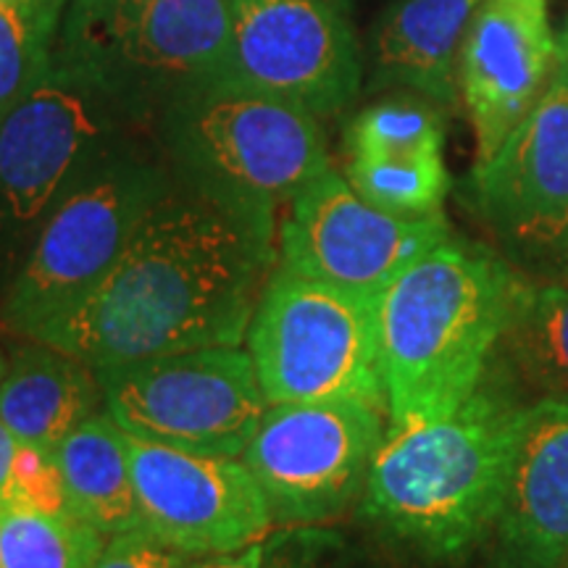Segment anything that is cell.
<instances>
[{"label":"cell","mask_w":568,"mask_h":568,"mask_svg":"<svg viewBox=\"0 0 568 568\" xmlns=\"http://www.w3.org/2000/svg\"><path fill=\"white\" fill-rule=\"evenodd\" d=\"M487 568H560L568 558V400L521 416Z\"/></svg>","instance_id":"2e32d148"},{"label":"cell","mask_w":568,"mask_h":568,"mask_svg":"<svg viewBox=\"0 0 568 568\" xmlns=\"http://www.w3.org/2000/svg\"><path fill=\"white\" fill-rule=\"evenodd\" d=\"M172 184L155 132L134 134L105 155L45 224L0 297V324L19 339H32L67 314L109 272Z\"/></svg>","instance_id":"52a82bcc"},{"label":"cell","mask_w":568,"mask_h":568,"mask_svg":"<svg viewBox=\"0 0 568 568\" xmlns=\"http://www.w3.org/2000/svg\"><path fill=\"white\" fill-rule=\"evenodd\" d=\"M471 201L510 264L564 268L568 253V69L493 159L471 174Z\"/></svg>","instance_id":"7c38bea8"},{"label":"cell","mask_w":568,"mask_h":568,"mask_svg":"<svg viewBox=\"0 0 568 568\" xmlns=\"http://www.w3.org/2000/svg\"><path fill=\"white\" fill-rule=\"evenodd\" d=\"M230 0H69L55 59L105 92L134 124L222 80Z\"/></svg>","instance_id":"5b68a950"},{"label":"cell","mask_w":568,"mask_h":568,"mask_svg":"<svg viewBox=\"0 0 568 568\" xmlns=\"http://www.w3.org/2000/svg\"><path fill=\"white\" fill-rule=\"evenodd\" d=\"M443 216L400 219L368 205L335 169L308 182L276 232V266L379 295L429 247L450 237Z\"/></svg>","instance_id":"4fadbf2b"},{"label":"cell","mask_w":568,"mask_h":568,"mask_svg":"<svg viewBox=\"0 0 568 568\" xmlns=\"http://www.w3.org/2000/svg\"><path fill=\"white\" fill-rule=\"evenodd\" d=\"M140 529L205 558L243 550L274 531L272 510L243 458L203 456L126 435Z\"/></svg>","instance_id":"5bb4252c"},{"label":"cell","mask_w":568,"mask_h":568,"mask_svg":"<svg viewBox=\"0 0 568 568\" xmlns=\"http://www.w3.org/2000/svg\"><path fill=\"white\" fill-rule=\"evenodd\" d=\"M376 301L274 266L245 335L268 406L351 400L385 408Z\"/></svg>","instance_id":"ba28073f"},{"label":"cell","mask_w":568,"mask_h":568,"mask_svg":"<svg viewBox=\"0 0 568 568\" xmlns=\"http://www.w3.org/2000/svg\"><path fill=\"white\" fill-rule=\"evenodd\" d=\"M564 280L568 282V253H566V261H564Z\"/></svg>","instance_id":"4dcf8cb0"},{"label":"cell","mask_w":568,"mask_h":568,"mask_svg":"<svg viewBox=\"0 0 568 568\" xmlns=\"http://www.w3.org/2000/svg\"><path fill=\"white\" fill-rule=\"evenodd\" d=\"M0 379V422L21 445L53 458L90 416L105 410L95 368L59 347L21 339Z\"/></svg>","instance_id":"e0dca14e"},{"label":"cell","mask_w":568,"mask_h":568,"mask_svg":"<svg viewBox=\"0 0 568 568\" xmlns=\"http://www.w3.org/2000/svg\"><path fill=\"white\" fill-rule=\"evenodd\" d=\"M6 368H9V361H6V355L0 353V379H3V376H6Z\"/></svg>","instance_id":"f546056e"},{"label":"cell","mask_w":568,"mask_h":568,"mask_svg":"<svg viewBox=\"0 0 568 568\" xmlns=\"http://www.w3.org/2000/svg\"><path fill=\"white\" fill-rule=\"evenodd\" d=\"M195 568H264V539L247 545L243 550L195 558Z\"/></svg>","instance_id":"83f0119b"},{"label":"cell","mask_w":568,"mask_h":568,"mask_svg":"<svg viewBox=\"0 0 568 568\" xmlns=\"http://www.w3.org/2000/svg\"><path fill=\"white\" fill-rule=\"evenodd\" d=\"M558 69L548 0H485L460 48V98L477 138V163L493 159L545 95Z\"/></svg>","instance_id":"9a60e30c"},{"label":"cell","mask_w":568,"mask_h":568,"mask_svg":"<svg viewBox=\"0 0 568 568\" xmlns=\"http://www.w3.org/2000/svg\"><path fill=\"white\" fill-rule=\"evenodd\" d=\"M443 105L429 98H387L355 113L345 130L351 159H403V155L443 153Z\"/></svg>","instance_id":"cb8c5ba5"},{"label":"cell","mask_w":568,"mask_h":568,"mask_svg":"<svg viewBox=\"0 0 568 568\" xmlns=\"http://www.w3.org/2000/svg\"><path fill=\"white\" fill-rule=\"evenodd\" d=\"M485 0H397L374 34V84L406 88L443 109L458 101V63Z\"/></svg>","instance_id":"ac0fdd59"},{"label":"cell","mask_w":568,"mask_h":568,"mask_svg":"<svg viewBox=\"0 0 568 568\" xmlns=\"http://www.w3.org/2000/svg\"><path fill=\"white\" fill-rule=\"evenodd\" d=\"M21 458H24V445L13 437L9 426L0 422V503L21 500Z\"/></svg>","instance_id":"4316f807"},{"label":"cell","mask_w":568,"mask_h":568,"mask_svg":"<svg viewBox=\"0 0 568 568\" xmlns=\"http://www.w3.org/2000/svg\"><path fill=\"white\" fill-rule=\"evenodd\" d=\"M487 372L508 382L524 403L568 400L566 280L521 274Z\"/></svg>","instance_id":"d6986e66"},{"label":"cell","mask_w":568,"mask_h":568,"mask_svg":"<svg viewBox=\"0 0 568 568\" xmlns=\"http://www.w3.org/2000/svg\"><path fill=\"white\" fill-rule=\"evenodd\" d=\"M264 568H366V556L326 524L290 527L264 539Z\"/></svg>","instance_id":"d4e9b609"},{"label":"cell","mask_w":568,"mask_h":568,"mask_svg":"<svg viewBox=\"0 0 568 568\" xmlns=\"http://www.w3.org/2000/svg\"><path fill=\"white\" fill-rule=\"evenodd\" d=\"M105 542L67 508L0 503V568H92Z\"/></svg>","instance_id":"44dd1931"},{"label":"cell","mask_w":568,"mask_h":568,"mask_svg":"<svg viewBox=\"0 0 568 568\" xmlns=\"http://www.w3.org/2000/svg\"><path fill=\"white\" fill-rule=\"evenodd\" d=\"M274 266V243L174 182L109 272L32 339L92 368L243 345Z\"/></svg>","instance_id":"6da1fadb"},{"label":"cell","mask_w":568,"mask_h":568,"mask_svg":"<svg viewBox=\"0 0 568 568\" xmlns=\"http://www.w3.org/2000/svg\"><path fill=\"white\" fill-rule=\"evenodd\" d=\"M63 508L105 539L140 529L126 432L109 410L77 426L53 453Z\"/></svg>","instance_id":"ffe728a7"},{"label":"cell","mask_w":568,"mask_h":568,"mask_svg":"<svg viewBox=\"0 0 568 568\" xmlns=\"http://www.w3.org/2000/svg\"><path fill=\"white\" fill-rule=\"evenodd\" d=\"M174 182L276 245L280 213L332 166L314 113L261 92L211 84L155 124Z\"/></svg>","instance_id":"277c9868"},{"label":"cell","mask_w":568,"mask_h":568,"mask_svg":"<svg viewBox=\"0 0 568 568\" xmlns=\"http://www.w3.org/2000/svg\"><path fill=\"white\" fill-rule=\"evenodd\" d=\"M140 132L95 84L53 67L24 101L0 119V297L55 209L105 155Z\"/></svg>","instance_id":"8992f818"},{"label":"cell","mask_w":568,"mask_h":568,"mask_svg":"<svg viewBox=\"0 0 568 568\" xmlns=\"http://www.w3.org/2000/svg\"><path fill=\"white\" fill-rule=\"evenodd\" d=\"M560 568H568V558H566V560H564V566H560Z\"/></svg>","instance_id":"1f68e13d"},{"label":"cell","mask_w":568,"mask_h":568,"mask_svg":"<svg viewBox=\"0 0 568 568\" xmlns=\"http://www.w3.org/2000/svg\"><path fill=\"white\" fill-rule=\"evenodd\" d=\"M126 435L203 456L243 458L268 406L243 345L195 347L95 368Z\"/></svg>","instance_id":"9c48e42d"},{"label":"cell","mask_w":568,"mask_h":568,"mask_svg":"<svg viewBox=\"0 0 568 568\" xmlns=\"http://www.w3.org/2000/svg\"><path fill=\"white\" fill-rule=\"evenodd\" d=\"M92 568H195V558L166 548L142 529L111 537Z\"/></svg>","instance_id":"484cf974"},{"label":"cell","mask_w":568,"mask_h":568,"mask_svg":"<svg viewBox=\"0 0 568 568\" xmlns=\"http://www.w3.org/2000/svg\"><path fill=\"white\" fill-rule=\"evenodd\" d=\"M529 403L487 372L450 414L389 426L355 518L400 564L458 568L485 556Z\"/></svg>","instance_id":"7a4b0ae2"},{"label":"cell","mask_w":568,"mask_h":568,"mask_svg":"<svg viewBox=\"0 0 568 568\" xmlns=\"http://www.w3.org/2000/svg\"><path fill=\"white\" fill-rule=\"evenodd\" d=\"M558 67L568 69V27H566L564 38L558 40Z\"/></svg>","instance_id":"f1b7e54d"},{"label":"cell","mask_w":568,"mask_h":568,"mask_svg":"<svg viewBox=\"0 0 568 568\" xmlns=\"http://www.w3.org/2000/svg\"><path fill=\"white\" fill-rule=\"evenodd\" d=\"M389 429L387 410L351 400L266 410L245 450L274 529L322 527L355 510Z\"/></svg>","instance_id":"30bf717a"},{"label":"cell","mask_w":568,"mask_h":568,"mask_svg":"<svg viewBox=\"0 0 568 568\" xmlns=\"http://www.w3.org/2000/svg\"><path fill=\"white\" fill-rule=\"evenodd\" d=\"M69 0H0V119L53 67Z\"/></svg>","instance_id":"7402d4cb"},{"label":"cell","mask_w":568,"mask_h":568,"mask_svg":"<svg viewBox=\"0 0 568 568\" xmlns=\"http://www.w3.org/2000/svg\"><path fill=\"white\" fill-rule=\"evenodd\" d=\"M518 280L506 255L450 234L382 290L376 322L389 426L445 416L477 393Z\"/></svg>","instance_id":"3957f363"},{"label":"cell","mask_w":568,"mask_h":568,"mask_svg":"<svg viewBox=\"0 0 568 568\" xmlns=\"http://www.w3.org/2000/svg\"><path fill=\"white\" fill-rule=\"evenodd\" d=\"M345 180L368 205L400 219L443 216V201L450 190L443 153L351 159Z\"/></svg>","instance_id":"603a6c76"},{"label":"cell","mask_w":568,"mask_h":568,"mask_svg":"<svg viewBox=\"0 0 568 568\" xmlns=\"http://www.w3.org/2000/svg\"><path fill=\"white\" fill-rule=\"evenodd\" d=\"M230 53L219 84L293 103L316 119L345 111L361 59L337 0H230Z\"/></svg>","instance_id":"8fae6325"}]
</instances>
